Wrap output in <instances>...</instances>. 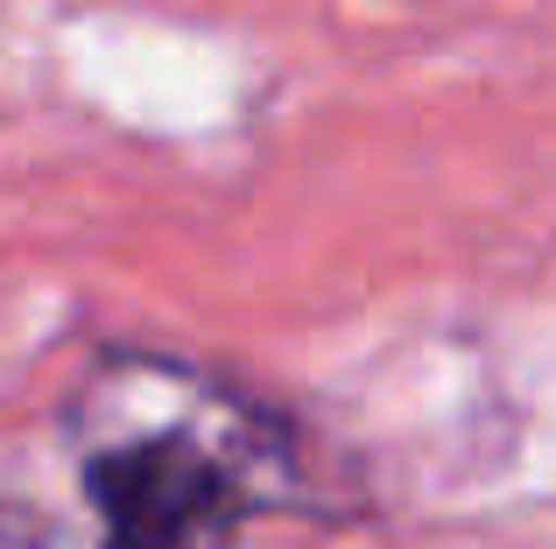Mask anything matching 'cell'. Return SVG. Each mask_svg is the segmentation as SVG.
<instances>
[{"instance_id":"6da1fadb","label":"cell","mask_w":556,"mask_h":549,"mask_svg":"<svg viewBox=\"0 0 556 549\" xmlns=\"http://www.w3.org/2000/svg\"><path fill=\"white\" fill-rule=\"evenodd\" d=\"M85 500L106 549H232L261 500V430L169 367H113L85 401Z\"/></svg>"},{"instance_id":"7a4b0ae2","label":"cell","mask_w":556,"mask_h":549,"mask_svg":"<svg viewBox=\"0 0 556 549\" xmlns=\"http://www.w3.org/2000/svg\"><path fill=\"white\" fill-rule=\"evenodd\" d=\"M0 549H56V536H50V522H42V514L8 508V500H0Z\"/></svg>"}]
</instances>
